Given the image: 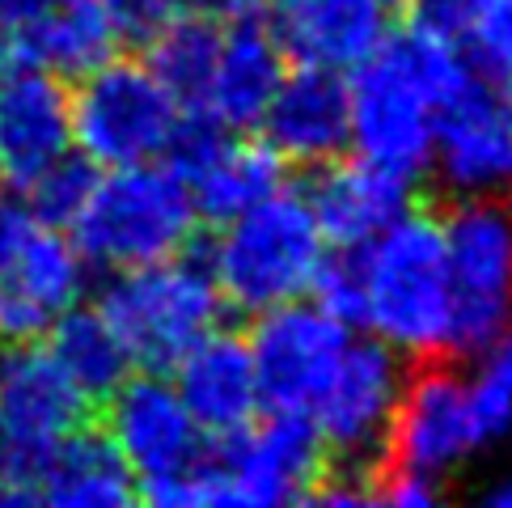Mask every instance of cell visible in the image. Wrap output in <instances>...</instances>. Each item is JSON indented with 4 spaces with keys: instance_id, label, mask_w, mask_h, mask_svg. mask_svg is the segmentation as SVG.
<instances>
[{
    "instance_id": "6da1fadb",
    "label": "cell",
    "mask_w": 512,
    "mask_h": 508,
    "mask_svg": "<svg viewBox=\"0 0 512 508\" xmlns=\"http://www.w3.org/2000/svg\"><path fill=\"white\" fill-rule=\"evenodd\" d=\"M479 77L466 43L407 22L390 30L369 60L347 72V149L407 174L411 183L428 178L436 115Z\"/></svg>"
},
{
    "instance_id": "7a4b0ae2",
    "label": "cell",
    "mask_w": 512,
    "mask_h": 508,
    "mask_svg": "<svg viewBox=\"0 0 512 508\" xmlns=\"http://www.w3.org/2000/svg\"><path fill=\"white\" fill-rule=\"evenodd\" d=\"M352 254L360 271V331L411 365L453 360V280L441 212L415 204Z\"/></svg>"
},
{
    "instance_id": "3957f363",
    "label": "cell",
    "mask_w": 512,
    "mask_h": 508,
    "mask_svg": "<svg viewBox=\"0 0 512 508\" xmlns=\"http://www.w3.org/2000/svg\"><path fill=\"white\" fill-rule=\"evenodd\" d=\"M326 238L305 187L288 178L259 204L216 225L204 263L233 314H263L271 305L305 297L326 259Z\"/></svg>"
},
{
    "instance_id": "277c9868",
    "label": "cell",
    "mask_w": 512,
    "mask_h": 508,
    "mask_svg": "<svg viewBox=\"0 0 512 508\" xmlns=\"http://www.w3.org/2000/svg\"><path fill=\"white\" fill-rule=\"evenodd\" d=\"M199 225L204 221L182 174L161 157L98 170L81 212L68 225V238L81 250L85 267L127 271L191 250Z\"/></svg>"
},
{
    "instance_id": "5b68a950",
    "label": "cell",
    "mask_w": 512,
    "mask_h": 508,
    "mask_svg": "<svg viewBox=\"0 0 512 508\" xmlns=\"http://www.w3.org/2000/svg\"><path fill=\"white\" fill-rule=\"evenodd\" d=\"M98 310L119 331L132 365L149 373H170L182 352L195 348L229 314L199 250L111 271Z\"/></svg>"
},
{
    "instance_id": "8992f818",
    "label": "cell",
    "mask_w": 512,
    "mask_h": 508,
    "mask_svg": "<svg viewBox=\"0 0 512 508\" xmlns=\"http://www.w3.org/2000/svg\"><path fill=\"white\" fill-rule=\"evenodd\" d=\"M326 470V449L309 415L263 411L250 428L216 441L195 470V508L305 504Z\"/></svg>"
},
{
    "instance_id": "52a82bcc",
    "label": "cell",
    "mask_w": 512,
    "mask_h": 508,
    "mask_svg": "<svg viewBox=\"0 0 512 508\" xmlns=\"http://www.w3.org/2000/svg\"><path fill=\"white\" fill-rule=\"evenodd\" d=\"M94 420V398L72 381L43 339L0 348V432L9 466L0 475V504H39L43 458L68 432Z\"/></svg>"
},
{
    "instance_id": "ba28073f",
    "label": "cell",
    "mask_w": 512,
    "mask_h": 508,
    "mask_svg": "<svg viewBox=\"0 0 512 508\" xmlns=\"http://www.w3.org/2000/svg\"><path fill=\"white\" fill-rule=\"evenodd\" d=\"M72 149L98 170L161 161L182 127V106L144 60L115 56L72 81Z\"/></svg>"
},
{
    "instance_id": "9c48e42d",
    "label": "cell",
    "mask_w": 512,
    "mask_h": 508,
    "mask_svg": "<svg viewBox=\"0 0 512 508\" xmlns=\"http://www.w3.org/2000/svg\"><path fill=\"white\" fill-rule=\"evenodd\" d=\"M85 293V259L68 229L34 216L22 191H0V343L43 339Z\"/></svg>"
},
{
    "instance_id": "30bf717a",
    "label": "cell",
    "mask_w": 512,
    "mask_h": 508,
    "mask_svg": "<svg viewBox=\"0 0 512 508\" xmlns=\"http://www.w3.org/2000/svg\"><path fill=\"white\" fill-rule=\"evenodd\" d=\"M453 280V356H474L512 322V204L508 195L449 199L441 212Z\"/></svg>"
},
{
    "instance_id": "8fae6325",
    "label": "cell",
    "mask_w": 512,
    "mask_h": 508,
    "mask_svg": "<svg viewBox=\"0 0 512 508\" xmlns=\"http://www.w3.org/2000/svg\"><path fill=\"white\" fill-rule=\"evenodd\" d=\"M411 360L398 356L373 335H352L339 365L309 407V424L318 428L326 466H360L377 470L386 462V441L394 424V407L407 381Z\"/></svg>"
},
{
    "instance_id": "7c38bea8",
    "label": "cell",
    "mask_w": 512,
    "mask_h": 508,
    "mask_svg": "<svg viewBox=\"0 0 512 508\" xmlns=\"http://www.w3.org/2000/svg\"><path fill=\"white\" fill-rule=\"evenodd\" d=\"M98 407L106 437L115 441L136 479V500L174 479H187L212 449L204 428L178 398L170 373L132 369Z\"/></svg>"
},
{
    "instance_id": "4fadbf2b",
    "label": "cell",
    "mask_w": 512,
    "mask_h": 508,
    "mask_svg": "<svg viewBox=\"0 0 512 508\" xmlns=\"http://www.w3.org/2000/svg\"><path fill=\"white\" fill-rule=\"evenodd\" d=\"M352 335H356L352 326L339 322L335 314H326L309 297H292L254 314L246 343L254 356V373H259L263 411L309 415L318 390L339 365Z\"/></svg>"
},
{
    "instance_id": "5bb4252c",
    "label": "cell",
    "mask_w": 512,
    "mask_h": 508,
    "mask_svg": "<svg viewBox=\"0 0 512 508\" xmlns=\"http://www.w3.org/2000/svg\"><path fill=\"white\" fill-rule=\"evenodd\" d=\"M483 432L470 407L466 373H457L449 360H415L402 381L386 462L407 466L419 475L449 479L457 466H466L474 453H483Z\"/></svg>"
},
{
    "instance_id": "9a60e30c",
    "label": "cell",
    "mask_w": 512,
    "mask_h": 508,
    "mask_svg": "<svg viewBox=\"0 0 512 508\" xmlns=\"http://www.w3.org/2000/svg\"><path fill=\"white\" fill-rule=\"evenodd\" d=\"M166 161L182 174L199 221L221 225L288 183V161L259 132H229L204 115H182Z\"/></svg>"
},
{
    "instance_id": "2e32d148",
    "label": "cell",
    "mask_w": 512,
    "mask_h": 508,
    "mask_svg": "<svg viewBox=\"0 0 512 508\" xmlns=\"http://www.w3.org/2000/svg\"><path fill=\"white\" fill-rule=\"evenodd\" d=\"M428 174L449 199L512 195V85L479 72L441 106Z\"/></svg>"
},
{
    "instance_id": "e0dca14e",
    "label": "cell",
    "mask_w": 512,
    "mask_h": 508,
    "mask_svg": "<svg viewBox=\"0 0 512 508\" xmlns=\"http://www.w3.org/2000/svg\"><path fill=\"white\" fill-rule=\"evenodd\" d=\"M68 149V81L34 64H13L0 72V178H5V187L26 191Z\"/></svg>"
},
{
    "instance_id": "ac0fdd59",
    "label": "cell",
    "mask_w": 512,
    "mask_h": 508,
    "mask_svg": "<svg viewBox=\"0 0 512 508\" xmlns=\"http://www.w3.org/2000/svg\"><path fill=\"white\" fill-rule=\"evenodd\" d=\"M259 136L288 166L318 170L352 144L347 123V72L322 64H288L276 98L259 119Z\"/></svg>"
},
{
    "instance_id": "d6986e66",
    "label": "cell",
    "mask_w": 512,
    "mask_h": 508,
    "mask_svg": "<svg viewBox=\"0 0 512 508\" xmlns=\"http://www.w3.org/2000/svg\"><path fill=\"white\" fill-rule=\"evenodd\" d=\"M170 381L212 445L237 437L263 415L250 343L242 331H229L225 322L212 326L195 348L182 352V360L170 369Z\"/></svg>"
},
{
    "instance_id": "ffe728a7",
    "label": "cell",
    "mask_w": 512,
    "mask_h": 508,
    "mask_svg": "<svg viewBox=\"0 0 512 508\" xmlns=\"http://www.w3.org/2000/svg\"><path fill=\"white\" fill-rule=\"evenodd\" d=\"M415 187L419 183H411L407 174L386 170L347 149L343 157L314 170V183L305 187V195L326 246L356 250L386 225H394L407 208H415Z\"/></svg>"
},
{
    "instance_id": "44dd1931",
    "label": "cell",
    "mask_w": 512,
    "mask_h": 508,
    "mask_svg": "<svg viewBox=\"0 0 512 508\" xmlns=\"http://www.w3.org/2000/svg\"><path fill=\"white\" fill-rule=\"evenodd\" d=\"M263 17L288 64L339 72L369 60L394 30V9L386 0H271Z\"/></svg>"
},
{
    "instance_id": "7402d4cb",
    "label": "cell",
    "mask_w": 512,
    "mask_h": 508,
    "mask_svg": "<svg viewBox=\"0 0 512 508\" xmlns=\"http://www.w3.org/2000/svg\"><path fill=\"white\" fill-rule=\"evenodd\" d=\"M284 72H288V56L263 17L225 22L204 102L191 115H204L212 123L229 127V132H259V119L267 111V102L276 98Z\"/></svg>"
},
{
    "instance_id": "603a6c76",
    "label": "cell",
    "mask_w": 512,
    "mask_h": 508,
    "mask_svg": "<svg viewBox=\"0 0 512 508\" xmlns=\"http://www.w3.org/2000/svg\"><path fill=\"white\" fill-rule=\"evenodd\" d=\"M39 504L56 508H127L136 504V479L123 453L94 420L56 445L39 470Z\"/></svg>"
},
{
    "instance_id": "cb8c5ba5",
    "label": "cell",
    "mask_w": 512,
    "mask_h": 508,
    "mask_svg": "<svg viewBox=\"0 0 512 508\" xmlns=\"http://www.w3.org/2000/svg\"><path fill=\"white\" fill-rule=\"evenodd\" d=\"M9 43H13V64L47 68L64 81L85 77L89 68L111 60L123 47L98 0H60L34 22L9 30Z\"/></svg>"
},
{
    "instance_id": "d4e9b609",
    "label": "cell",
    "mask_w": 512,
    "mask_h": 508,
    "mask_svg": "<svg viewBox=\"0 0 512 508\" xmlns=\"http://www.w3.org/2000/svg\"><path fill=\"white\" fill-rule=\"evenodd\" d=\"M221 34H225L221 17H212L199 5H182L170 22H161L140 43L144 51L140 60L149 64V72L170 89V98L187 115L199 111V102H204L208 77L216 68V51H221Z\"/></svg>"
},
{
    "instance_id": "484cf974",
    "label": "cell",
    "mask_w": 512,
    "mask_h": 508,
    "mask_svg": "<svg viewBox=\"0 0 512 508\" xmlns=\"http://www.w3.org/2000/svg\"><path fill=\"white\" fill-rule=\"evenodd\" d=\"M43 343L60 360V369L94 398V407L136 369L119 331L106 322L98 305H81V301L68 305L64 314L51 318V326L43 331Z\"/></svg>"
},
{
    "instance_id": "4316f807",
    "label": "cell",
    "mask_w": 512,
    "mask_h": 508,
    "mask_svg": "<svg viewBox=\"0 0 512 508\" xmlns=\"http://www.w3.org/2000/svg\"><path fill=\"white\" fill-rule=\"evenodd\" d=\"M94 178H98L94 161H89L81 149H68L60 161H51V166L34 178L22 195H26V204L34 208L39 221L56 225V229H68L72 216L81 212L89 187H94Z\"/></svg>"
},
{
    "instance_id": "83f0119b",
    "label": "cell",
    "mask_w": 512,
    "mask_h": 508,
    "mask_svg": "<svg viewBox=\"0 0 512 508\" xmlns=\"http://www.w3.org/2000/svg\"><path fill=\"white\" fill-rule=\"evenodd\" d=\"M466 56L483 77L512 85V0H487L466 34Z\"/></svg>"
},
{
    "instance_id": "f1b7e54d",
    "label": "cell",
    "mask_w": 512,
    "mask_h": 508,
    "mask_svg": "<svg viewBox=\"0 0 512 508\" xmlns=\"http://www.w3.org/2000/svg\"><path fill=\"white\" fill-rule=\"evenodd\" d=\"M98 5L106 9V17H111L119 43L140 47L161 22H170V17L182 5H191V0H98Z\"/></svg>"
},
{
    "instance_id": "f546056e",
    "label": "cell",
    "mask_w": 512,
    "mask_h": 508,
    "mask_svg": "<svg viewBox=\"0 0 512 508\" xmlns=\"http://www.w3.org/2000/svg\"><path fill=\"white\" fill-rule=\"evenodd\" d=\"M441 496H445L441 479L419 475V470H407V466H390V462L377 466V504H386V508H432V504H441Z\"/></svg>"
},
{
    "instance_id": "4dcf8cb0",
    "label": "cell",
    "mask_w": 512,
    "mask_h": 508,
    "mask_svg": "<svg viewBox=\"0 0 512 508\" xmlns=\"http://www.w3.org/2000/svg\"><path fill=\"white\" fill-rule=\"evenodd\" d=\"M483 5H487V0H407L415 26L449 34V39H466L470 26L479 22Z\"/></svg>"
},
{
    "instance_id": "1f68e13d",
    "label": "cell",
    "mask_w": 512,
    "mask_h": 508,
    "mask_svg": "<svg viewBox=\"0 0 512 508\" xmlns=\"http://www.w3.org/2000/svg\"><path fill=\"white\" fill-rule=\"evenodd\" d=\"M191 5L208 9L221 22H237V17H263L271 0H191Z\"/></svg>"
},
{
    "instance_id": "d6a6232c",
    "label": "cell",
    "mask_w": 512,
    "mask_h": 508,
    "mask_svg": "<svg viewBox=\"0 0 512 508\" xmlns=\"http://www.w3.org/2000/svg\"><path fill=\"white\" fill-rule=\"evenodd\" d=\"M51 5H60V0H0V30H17L34 22L39 13H47Z\"/></svg>"
},
{
    "instance_id": "836d02e7",
    "label": "cell",
    "mask_w": 512,
    "mask_h": 508,
    "mask_svg": "<svg viewBox=\"0 0 512 508\" xmlns=\"http://www.w3.org/2000/svg\"><path fill=\"white\" fill-rule=\"evenodd\" d=\"M483 504H487V508H512V470H508V475H500L496 483L487 487Z\"/></svg>"
},
{
    "instance_id": "e575fe53",
    "label": "cell",
    "mask_w": 512,
    "mask_h": 508,
    "mask_svg": "<svg viewBox=\"0 0 512 508\" xmlns=\"http://www.w3.org/2000/svg\"><path fill=\"white\" fill-rule=\"evenodd\" d=\"M5 466H9V441H5V432H0V475H5Z\"/></svg>"
},
{
    "instance_id": "d590c367",
    "label": "cell",
    "mask_w": 512,
    "mask_h": 508,
    "mask_svg": "<svg viewBox=\"0 0 512 508\" xmlns=\"http://www.w3.org/2000/svg\"><path fill=\"white\" fill-rule=\"evenodd\" d=\"M386 5H390V9H407V0H386Z\"/></svg>"
}]
</instances>
